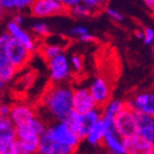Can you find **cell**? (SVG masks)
<instances>
[{
    "mask_svg": "<svg viewBox=\"0 0 154 154\" xmlns=\"http://www.w3.org/2000/svg\"><path fill=\"white\" fill-rule=\"evenodd\" d=\"M133 111H134V110H133ZM134 115H135V118H137V122H138L139 130H140V129L148 128L150 125H154V118H152L151 116L139 112V111H134Z\"/></svg>",
    "mask_w": 154,
    "mask_h": 154,
    "instance_id": "21",
    "label": "cell"
},
{
    "mask_svg": "<svg viewBox=\"0 0 154 154\" xmlns=\"http://www.w3.org/2000/svg\"><path fill=\"white\" fill-rule=\"evenodd\" d=\"M13 154H30V153L24 149L22 143H21L19 140H17L16 145H14V153Z\"/></svg>",
    "mask_w": 154,
    "mask_h": 154,
    "instance_id": "28",
    "label": "cell"
},
{
    "mask_svg": "<svg viewBox=\"0 0 154 154\" xmlns=\"http://www.w3.org/2000/svg\"><path fill=\"white\" fill-rule=\"evenodd\" d=\"M125 108V101L123 100H111L103 109V119L107 121H115V118L122 109Z\"/></svg>",
    "mask_w": 154,
    "mask_h": 154,
    "instance_id": "18",
    "label": "cell"
},
{
    "mask_svg": "<svg viewBox=\"0 0 154 154\" xmlns=\"http://www.w3.org/2000/svg\"><path fill=\"white\" fill-rule=\"evenodd\" d=\"M98 107L94 100L89 89L86 88H76L73 91V109L80 115L89 112L91 110L97 109Z\"/></svg>",
    "mask_w": 154,
    "mask_h": 154,
    "instance_id": "7",
    "label": "cell"
},
{
    "mask_svg": "<svg viewBox=\"0 0 154 154\" xmlns=\"http://www.w3.org/2000/svg\"><path fill=\"white\" fill-rule=\"evenodd\" d=\"M115 128L117 133L122 139H128L138 135L139 127L134 111L128 108L127 105L125 109H122L115 118Z\"/></svg>",
    "mask_w": 154,
    "mask_h": 154,
    "instance_id": "3",
    "label": "cell"
},
{
    "mask_svg": "<svg viewBox=\"0 0 154 154\" xmlns=\"http://www.w3.org/2000/svg\"><path fill=\"white\" fill-rule=\"evenodd\" d=\"M106 132H107L106 125H105L103 119L101 118L97 123H95V125H93V128L90 129V131H89V133H88V135H87L86 140L93 145L99 144L100 142H103Z\"/></svg>",
    "mask_w": 154,
    "mask_h": 154,
    "instance_id": "17",
    "label": "cell"
},
{
    "mask_svg": "<svg viewBox=\"0 0 154 154\" xmlns=\"http://www.w3.org/2000/svg\"><path fill=\"white\" fill-rule=\"evenodd\" d=\"M65 122L67 123L73 131L76 133V135L82 141L83 139L87 138V132L84 128V116L80 113L76 112V111H72L71 115L68 116V118L65 120Z\"/></svg>",
    "mask_w": 154,
    "mask_h": 154,
    "instance_id": "15",
    "label": "cell"
},
{
    "mask_svg": "<svg viewBox=\"0 0 154 154\" xmlns=\"http://www.w3.org/2000/svg\"><path fill=\"white\" fill-rule=\"evenodd\" d=\"M134 34L138 38H141V40L144 38V31L143 30H135Z\"/></svg>",
    "mask_w": 154,
    "mask_h": 154,
    "instance_id": "36",
    "label": "cell"
},
{
    "mask_svg": "<svg viewBox=\"0 0 154 154\" xmlns=\"http://www.w3.org/2000/svg\"><path fill=\"white\" fill-rule=\"evenodd\" d=\"M69 12L72 14H74V16H78V17H89V16H93L95 11L91 10L90 8H88L83 2H80L79 5H77L74 8H72L69 10Z\"/></svg>",
    "mask_w": 154,
    "mask_h": 154,
    "instance_id": "22",
    "label": "cell"
},
{
    "mask_svg": "<svg viewBox=\"0 0 154 154\" xmlns=\"http://www.w3.org/2000/svg\"><path fill=\"white\" fill-rule=\"evenodd\" d=\"M152 54L154 55V41H153V43H152Z\"/></svg>",
    "mask_w": 154,
    "mask_h": 154,
    "instance_id": "37",
    "label": "cell"
},
{
    "mask_svg": "<svg viewBox=\"0 0 154 154\" xmlns=\"http://www.w3.org/2000/svg\"><path fill=\"white\" fill-rule=\"evenodd\" d=\"M144 41L145 44H152L154 41V30H152L151 28H145L144 30Z\"/></svg>",
    "mask_w": 154,
    "mask_h": 154,
    "instance_id": "25",
    "label": "cell"
},
{
    "mask_svg": "<svg viewBox=\"0 0 154 154\" xmlns=\"http://www.w3.org/2000/svg\"><path fill=\"white\" fill-rule=\"evenodd\" d=\"M7 32L9 33L13 38H16V40H18L19 42H21L30 52L34 51L35 45H34L33 40L31 38V36H30L28 33L24 32V31L20 28L19 24H17V23L13 22V21H10V22L7 24Z\"/></svg>",
    "mask_w": 154,
    "mask_h": 154,
    "instance_id": "13",
    "label": "cell"
},
{
    "mask_svg": "<svg viewBox=\"0 0 154 154\" xmlns=\"http://www.w3.org/2000/svg\"><path fill=\"white\" fill-rule=\"evenodd\" d=\"M71 63L76 71H80L83 68V60H82V57H80L79 55L77 54L73 55L71 58Z\"/></svg>",
    "mask_w": 154,
    "mask_h": 154,
    "instance_id": "26",
    "label": "cell"
},
{
    "mask_svg": "<svg viewBox=\"0 0 154 154\" xmlns=\"http://www.w3.org/2000/svg\"><path fill=\"white\" fill-rule=\"evenodd\" d=\"M106 12L108 16L111 17L116 21H122V20H123V16H122L121 13L118 12L117 10L112 9V8H106Z\"/></svg>",
    "mask_w": 154,
    "mask_h": 154,
    "instance_id": "27",
    "label": "cell"
},
{
    "mask_svg": "<svg viewBox=\"0 0 154 154\" xmlns=\"http://www.w3.org/2000/svg\"><path fill=\"white\" fill-rule=\"evenodd\" d=\"M103 144L109 150V154H127L125 144H123V139L116 131L106 132Z\"/></svg>",
    "mask_w": 154,
    "mask_h": 154,
    "instance_id": "14",
    "label": "cell"
},
{
    "mask_svg": "<svg viewBox=\"0 0 154 154\" xmlns=\"http://www.w3.org/2000/svg\"><path fill=\"white\" fill-rule=\"evenodd\" d=\"M31 14L34 17H50L56 14H64L69 12V10L64 6V3L58 0H36L33 1L30 7Z\"/></svg>",
    "mask_w": 154,
    "mask_h": 154,
    "instance_id": "5",
    "label": "cell"
},
{
    "mask_svg": "<svg viewBox=\"0 0 154 154\" xmlns=\"http://www.w3.org/2000/svg\"><path fill=\"white\" fill-rule=\"evenodd\" d=\"M127 154H152L154 146L141 135H134L132 138L123 139Z\"/></svg>",
    "mask_w": 154,
    "mask_h": 154,
    "instance_id": "11",
    "label": "cell"
},
{
    "mask_svg": "<svg viewBox=\"0 0 154 154\" xmlns=\"http://www.w3.org/2000/svg\"><path fill=\"white\" fill-rule=\"evenodd\" d=\"M62 2L64 3V6L66 7L68 10H71L72 8H74L75 6L79 5L80 1H78V0H63Z\"/></svg>",
    "mask_w": 154,
    "mask_h": 154,
    "instance_id": "32",
    "label": "cell"
},
{
    "mask_svg": "<svg viewBox=\"0 0 154 154\" xmlns=\"http://www.w3.org/2000/svg\"><path fill=\"white\" fill-rule=\"evenodd\" d=\"M10 112H11V106L1 105V107H0V115H1V118H9Z\"/></svg>",
    "mask_w": 154,
    "mask_h": 154,
    "instance_id": "29",
    "label": "cell"
},
{
    "mask_svg": "<svg viewBox=\"0 0 154 154\" xmlns=\"http://www.w3.org/2000/svg\"><path fill=\"white\" fill-rule=\"evenodd\" d=\"M32 30H33V32H35L36 34H38V35H41V36H48V35H50V33H51L48 24L42 23V22L34 23L32 26Z\"/></svg>",
    "mask_w": 154,
    "mask_h": 154,
    "instance_id": "23",
    "label": "cell"
},
{
    "mask_svg": "<svg viewBox=\"0 0 154 154\" xmlns=\"http://www.w3.org/2000/svg\"><path fill=\"white\" fill-rule=\"evenodd\" d=\"M51 78L55 84H60L69 76V63L64 54H61L48 62Z\"/></svg>",
    "mask_w": 154,
    "mask_h": 154,
    "instance_id": "9",
    "label": "cell"
},
{
    "mask_svg": "<svg viewBox=\"0 0 154 154\" xmlns=\"http://www.w3.org/2000/svg\"><path fill=\"white\" fill-rule=\"evenodd\" d=\"M72 34H75V35H78L80 38L82 35H84V34H86V33H88V31H87L86 28H84V26H76V28H74V29H72Z\"/></svg>",
    "mask_w": 154,
    "mask_h": 154,
    "instance_id": "30",
    "label": "cell"
},
{
    "mask_svg": "<svg viewBox=\"0 0 154 154\" xmlns=\"http://www.w3.org/2000/svg\"><path fill=\"white\" fill-rule=\"evenodd\" d=\"M17 72L18 69L13 65L10 64V62L7 60L6 55L1 52L0 53V85L1 87L5 86L7 83H9Z\"/></svg>",
    "mask_w": 154,
    "mask_h": 154,
    "instance_id": "16",
    "label": "cell"
},
{
    "mask_svg": "<svg viewBox=\"0 0 154 154\" xmlns=\"http://www.w3.org/2000/svg\"><path fill=\"white\" fill-rule=\"evenodd\" d=\"M89 91L99 109H103L109 103L111 90L108 82L103 77H97L89 86Z\"/></svg>",
    "mask_w": 154,
    "mask_h": 154,
    "instance_id": "8",
    "label": "cell"
},
{
    "mask_svg": "<svg viewBox=\"0 0 154 154\" xmlns=\"http://www.w3.org/2000/svg\"><path fill=\"white\" fill-rule=\"evenodd\" d=\"M1 52L6 55L10 64L13 65L18 71L26 65L31 56V52L21 42L13 38L5 46L1 48Z\"/></svg>",
    "mask_w": 154,
    "mask_h": 154,
    "instance_id": "2",
    "label": "cell"
},
{
    "mask_svg": "<svg viewBox=\"0 0 154 154\" xmlns=\"http://www.w3.org/2000/svg\"><path fill=\"white\" fill-rule=\"evenodd\" d=\"M144 3L146 5V7L148 8H150L151 9V11L154 13V0H145Z\"/></svg>",
    "mask_w": 154,
    "mask_h": 154,
    "instance_id": "35",
    "label": "cell"
},
{
    "mask_svg": "<svg viewBox=\"0 0 154 154\" xmlns=\"http://www.w3.org/2000/svg\"><path fill=\"white\" fill-rule=\"evenodd\" d=\"M73 91L65 84H55L48 87L40 103L58 122H63L73 111Z\"/></svg>",
    "mask_w": 154,
    "mask_h": 154,
    "instance_id": "1",
    "label": "cell"
},
{
    "mask_svg": "<svg viewBox=\"0 0 154 154\" xmlns=\"http://www.w3.org/2000/svg\"><path fill=\"white\" fill-rule=\"evenodd\" d=\"M125 105L134 111L145 113L154 118V90L135 94L131 99L125 100Z\"/></svg>",
    "mask_w": 154,
    "mask_h": 154,
    "instance_id": "6",
    "label": "cell"
},
{
    "mask_svg": "<svg viewBox=\"0 0 154 154\" xmlns=\"http://www.w3.org/2000/svg\"><path fill=\"white\" fill-rule=\"evenodd\" d=\"M45 133L55 142L64 145H68V146L75 149L77 148L78 143L80 142L79 138L76 135V133L72 130L71 127L65 121L53 125L52 127L46 129Z\"/></svg>",
    "mask_w": 154,
    "mask_h": 154,
    "instance_id": "4",
    "label": "cell"
},
{
    "mask_svg": "<svg viewBox=\"0 0 154 154\" xmlns=\"http://www.w3.org/2000/svg\"><path fill=\"white\" fill-rule=\"evenodd\" d=\"M18 139L16 137H0V154H13L14 145Z\"/></svg>",
    "mask_w": 154,
    "mask_h": 154,
    "instance_id": "20",
    "label": "cell"
},
{
    "mask_svg": "<svg viewBox=\"0 0 154 154\" xmlns=\"http://www.w3.org/2000/svg\"><path fill=\"white\" fill-rule=\"evenodd\" d=\"M63 48H64L61 44H48L41 48V54L46 61L50 62L56 56L61 55Z\"/></svg>",
    "mask_w": 154,
    "mask_h": 154,
    "instance_id": "19",
    "label": "cell"
},
{
    "mask_svg": "<svg viewBox=\"0 0 154 154\" xmlns=\"http://www.w3.org/2000/svg\"><path fill=\"white\" fill-rule=\"evenodd\" d=\"M13 22H16L17 24H20V23L23 22V17L21 14H16V16L13 17Z\"/></svg>",
    "mask_w": 154,
    "mask_h": 154,
    "instance_id": "34",
    "label": "cell"
},
{
    "mask_svg": "<svg viewBox=\"0 0 154 154\" xmlns=\"http://www.w3.org/2000/svg\"><path fill=\"white\" fill-rule=\"evenodd\" d=\"M152 154H154V151H153V153H152Z\"/></svg>",
    "mask_w": 154,
    "mask_h": 154,
    "instance_id": "38",
    "label": "cell"
},
{
    "mask_svg": "<svg viewBox=\"0 0 154 154\" xmlns=\"http://www.w3.org/2000/svg\"><path fill=\"white\" fill-rule=\"evenodd\" d=\"M79 40L83 42H86V43H90V42L96 41V38L94 35H91V34H89V33H86V34H84V35L80 36Z\"/></svg>",
    "mask_w": 154,
    "mask_h": 154,
    "instance_id": "33",
    "label": "cell"
},
{
    "mask_svg": "<svg viewBox=\"0 0 154 154\" xmlns=\"http://www.w3.org/2000/svg\"><path fill=\"white\" fill-rule=\"evenodd\" d=\"M9 118L13 125L17 127V125H26L36 117L34 110L30 106L24 103H16L11 106V112Z\"/></svg>",
    "mask_w": 154,
    "mask_h": 154,
    "instance_id": "12",
    "label": "cell"
},
{
    "mask_svg": "<svg viewBox=\"0 0 154 154\" xmlns=\"http://www.w3.org/2000/svg\"><path fill=\"white\" fill-rule=\"evenodd\" d=\"M45 131H46V129H45L43 122L38 118H34L26 125L16 127L17 139L20 141L32 138V137H42Z\"/></svg>",
    "mask_w": 154,
    "mask_h": 154,
    "instance_id": "10",
    "label": "cell"
},
{
    "mask_svg": "<svg viewBox=\"0 0 154 154\" xmlns=\"http://www.w3.org/2000/svg\"><path fill=\"white\" fill-rule=\"evenodd\" d=\"M84 5H86L88 8H90L91 10H94L95 12L98 11V10L103 6V1H99V0H84L83 1Z\"/></svg>",
    "mask_w": 154,
    "mask_h": 154,
    "instance_id": "24",
    "label": "cell"
},
{
    "mask_svg": "<svg viewBox=\"0 0 154 154\" xmlns=\"http://www.w3.org/2000/svg\"><path fill=\"white\" fill-rule=\"evenodd\" d=\"M11 38H12V36L10 35L8 32L2 33V34H1V36H0V45H1V48H2V46H5V45H6L7 43L11 40Z\"/></svg>",
    "mask_w": 154,
    "mask_h": 154,
    "instance_id": "31",
    "label": "cell"
}]
</instances>
